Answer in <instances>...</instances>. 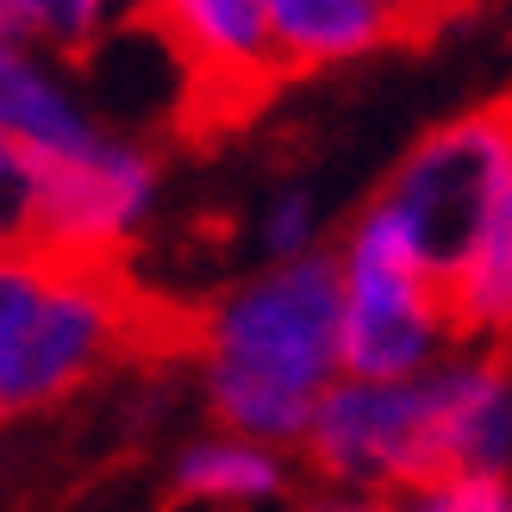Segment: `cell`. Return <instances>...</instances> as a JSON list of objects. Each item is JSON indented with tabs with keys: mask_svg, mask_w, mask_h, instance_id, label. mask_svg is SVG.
Wrapping results in <instances>:
<instances>
[{
	"mask_svg": "<svg viewBox=\"0 0 512 512\" xmlns=\"http://www.w3.org/2000/svg\"><path fill=\"white\" fill-rule=\"evenodd\" d=\"M200 406L213 431L288 450L338 381V269L331 244L300 263H263L194 319Z\"/></svg>",
	"mask_w": 512,
	"mask_h": 512,
	"instance_id": "2",
	"label": "cell"
},
{
	"mask_svg": "<svg viewBox=\"0 0 512 512\" xmlns=\"http://www.w3.org/2000/svg\"><path fill=\"white\" fill-rule=\"evenodd\" d=\"M150 331L125 269L63 263L38 244L0 250V419H32L100 381Z\"/></svg>",
	"mask_w": 512,
	"mask_h": 512,
	"instance_id": "3",
	"label": "cell"
},
{
	"mask_svg": "<svg viewBox=\"0 0 512 512\" xmlns=\"http://www.w3.org/2000/svg\"><path fill=\"white\" fill-rule=\"evenodd\" d=\"M375 207L450 300L456 344H500L512 319V113L469 107L388 169Z\"/></svg>",
	"mask_w": 512,
	"mask_h": 512,
	"instance_id": "1",
	"label": "cell"
},
{
	"mask_svg": "<svg viewBox=\"0 0 512 512\" xmlns=\"http://www.w3.org/2000/svg\"><path fill=\"white\" fill-rule=\"evenodd\" d=\"M375 512H512V488L506 481H425L375 500Z\"/></svg>",
	"mask_w": 512,
	"mask_h": 512,
	"instance_id": "14",
	"label": "cell"
},
{
	"mask_svg": "<svg viewBox=\"0 0 512 512\" xmlns=\"http://www.w3.org/2000/svg\"><path fill=\"white\" fill-rule=\"evenodd\" d=\"M281 512H375V500H356V494H331V488H306L300 481V494L281 506Z\"/></svg>",
	"mask_w": 512,
	"mask_h": 512,
	"instance_id": "16",
	"label": "cell"
},
{
	"mask_svg": "<svg viewBox=\"0 0 512 512\" xmlns=\"http://www.w3.org/2000/svg\"><path fill=\"white\" fill-rule=\"evenodd\" d=\"M38 232V163L0 138V250H25Z\"/></svg>",
	"mask_w": 512,
	"mask_h": 512,
	"instance_id": "13",
	"label": "cell"
},
{
	"mask_svg": "<svg viewBox=\"0 0 512 512\" xmlns=\"http://www.w3.org/2000/svg\"><path fill=\"white\" fill-rule=\"evenodd\" d=\"M100 132H107V119L88 113L69 69L0 38V138L19 144L32 163H57V157H75L82 144H94Z\"/></svg>",
	"mask_w": 512,
	"mask_h": 512,
	"instance_id": "9",
	"label": "cell"
},
{
	"mask_svg": "<svg viewBox=\"0 0 512 512\" xmlns=\"http://www.w3.org/2000/svg\"><path fill=\"white\" fill-rule=\"evenodd\" d=\"M163 200V163L125 125H107L75 157L38 163V232L32 244L63 263L125 269Z\"/></svg>",
	"mask_w": 512,
	"mask_h": 512,
	"instance_id": "6",
	"label": "cell"
},
{
	"mask_svg": "<svg viewBox=\"0 0 512 512\" xmlns=\"http://www.w3.org/2000/svg\"><path fill=\"white\" fill-rule=\"evenodd\" d=\"M138 7L144 0H0V38L38 50L57 69H75L113 32H125Z\"/></svg>",
	"mask_w": 512,
	"mask_h": 512,
	"instance_id": "11",
	"label": "cell"
},
{
	"mask_svg": "<svg viewBox=\"0 0 512 512\" xmlns=\"http://www.w3.org/2000/svg\"><path fill=\"white\" fill-rule=\"evenodd\" d=\"M381 7L394 13V25H400V38H419V32H431L450 7H463V0H381Z\"/></svg>",
	"mask_w": 512,
	"mask_h": 512,
	"instance_id": "15",
	"label": "cell"
},
{
	"mask_svg": "<svg viewBox=\"0 0 512 512\" xmlns=\"http://www.w3.org/2000/svg\"><path fill=\"white\" fill-rule=\"evenodd\" d=\"M138 19L175 57L194 107H250L275 88L263 0H144Z\"/></svg>",
	"mask_w": 512,
	"mask_h": 512,
	"instance_id": "7",
	"label": "cell"
},
{
	"mask_svg": "<svg viewBox=\"0 0 512 512\" xmlns=\"http://www.w3.org/2000/svg\"><path fill=\"white\" fill-rule=\"evenodd\" d=\"M163 512H238V506H207V500H175V494H169Z\"/></svg>",
	"mask_w": 512,
	"mask_h": 512,
	"instance_id": "17",
	"label": "cell"
},
{
	"mask_svg": "<svg viewBox=\"0 0 512 512\" xmlns=\"http://www.w3.org/2000/svg\"><path fill=\"white\" fill-rule=\"evenodd\" d=\"M306 488L388 500L425 481H456L444 369L431 363L413 381H331L294 444Z\"/></svg>",
	"mask_w": 512,
	"mask_h": 512,
	"instance_id": "4",
	"label": "cell"
},
{
	"mask_svg": "<svg viewBox=\"0 0 512 512\" xmlns=\"http://www.w3.org/2000/svg\"><path fill=\"white\" fill-rule=\"evenodd\" d=\"M169 494L207 500V506H238V512H281L300 494V469L288 450L232 438V431H200V438L175 450Z\"/></svg>",
	"mask_w": 512,
	"mask_h": 512,
	"instance_id": "10",
	"label": "cell"
},
{
	"mask_svg": "<svg viewBox=\"0 0 512 512\" xmlns=\"http://www.w3.org/2000/svg\"><path fill=\"white\" fill-rule=\"evenodd\" d=\"M256 250H263V263H300V256L325 250V207L313 182H288L256 207Z\"/></svg>",
	"mask_w": 512,
	"mask_h": 512,
	"instance_id": "12",
	"label": "cell"
},
{
	"mask_svg": "<svg viewBox=\"0 0 512 512\" xmlns=\"http://www.w3.org/2000/svg\"><path fill=\"white\" fill-rule=\"evenodd\" d=\"M338 269V375L344 381H413L456 350L450 300L431 281L388 213L356 207L331 244Z\"/></svg>",
	"mask_w": 512,
	"mask_h": 512,
	"instance_id": "5",
	"label": "cell"
},
{
	"mask_svg": "<svg viewBox=\"0 0 512 512\" xmlns=\"http://www.w3.org/2000/svg\"><path fill=\"white\" fill-rule=\"evenodd\" d=\"M263 32L275 82L344 69L400 44V25L381 0H263Z\"/></svg>",
	"mask_w": 512,
	"mask_h": 512,
	"instance_id": "8",
	"label": "cell"
}]
</instances>
